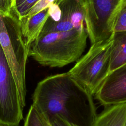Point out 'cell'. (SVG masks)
<instances>
[{"label":"cell","mask_w":126,"mask_h":126,"mask_svg":"<svg viewBox=\"0 0 126 126\" xmlns=\"http://www.w3.org/2000/svg\"><path fill=\"white\" fill-rule=\"evenodd\" d=\"M39 0H16L14 10L19 21L23 18Z\"/></svg>","instance_id":"obj_14"},{"label":"cell","mask_w":126,"mask_h":126,"mask_svg":"<svg viewBox=\"0 0 126 126\" xmlns=\"http://www.w3.org/2000/svg\"><path fill=\"white\" fill-rule=\"evenodd\" d=\"M18 90L0 44V125L18 126L23 118Z\"/></svg>","instance_id":"obj_6"},{"label":"cell","mask_w":126,"mask_h":126,"mask_svg":"<svg viewBox=\"0 0 126 126\" xmlns=\"http://www.w3.org/2000/svg\"><path fill=\"white\" fill-rule=\"evenodd\" d=\"M95 95L104 105L126 103V64L109 73Z\"/></svg>","instance_id":"obj_8"},{"label":"cell","mask_w":126,"mask_h":126,"mask_svg":"<svg viewBox=\"0 0 126 126\" xmlns=\"http://www.w3.org/2000/svg\"><path fill=\"white\" fill-rule=\"evenodd\" d=\"M16 0H0V14L3 16H10L14 10Z\"/></svg>","instance_id":"obj_16"},{"label":"cell","mask_w":126,"mask_h":126,"mask_svg":"<svg viewBox=\"0 0 126 126\" xmlns=\"http://www.w3.org/2000/svg\"><path fill=\"white\" fill-rule=\"evenodd\" d=\"M24 126H51L49 122L32 104L26 116Z\"/></svg>","instance_id":"obj_13"},{"label":"cell","mask_w":126,"mask_h":126,"mask_svg":"<svg viewBox=\"0 0 126 126\" xmlns=\"http://www.w3.org/2000/svg\"><path fill=\"white\" fill-rule=\"evenodd\" d=\"M32 101L48 121L58 115L78 126H92L97 116L93 95L68 72L49 76L40 81Z\"/></svg>","instance_id":"obj_1"},{"label":"cell","mask_w":126,"mask_h":126,"mask_svg":"<svg viewBox=\"0 0 126 126\" xmlns=\"http://www.w3.org/2000/svg\"><path fill=\"white\" fill-rule=\"evenodd\" d=\"M48 122L51 126H78L58 115L53 116Z\"/></svg>","instance_id":"obj_17"},{"label":"cell","mask_w":126,"mask_h":126,"mask_svg":"<svg viewBox=\"0 0 126 126\" xmlns=\"http://www.w3.org/2000/svg\"><path fill=\"white\" fill-rule=\"evenodd\" d=\"M57 0H39L31 8L27 15L23 18H28L32 17L45 8L49 7L52 4L56 2Z\"/></svg>","instance_id":"obj_15"},{"label":"cell","mask_w":126,"mask_h":126,"mask_svg":"<svg viewBox=\"0 0 126 126\" xmlns=\"http://www.w3.org/2000/svg\"><path fill=\"white\" fill-rule=\"evenodd\" d=\"M56 4L58 14L53 18L49 16L40 34L86 29L85 11L81 0H58Z\"/></svg>","instance_id":"obj_7"},{"label":"cell","mask_w":126,"mask_h":126,"mask_svg":"<svg viewBox=\"0 0 126 126\" xmlns=\"http://www.w3.org/2000/svg\"><path fill=\"white\" fill-rule=\"evenodd\" d=\"M126 64V31L114 32L112 33L109 73Z\"/></svg>","instance_id":"obj_11"},{"label":"cell","mask_w":126,"mask_h":126,"mask_svg":"<svg viewBox=\"0 0 126 126\" xmlns=\"http://www.w3.org/2000/svg\"><path fill=\"white\" fill-rule=\"evenodd\" d=\"M86 29L40 34L31 45L28 57L43 66L62 67L79 59L86 47Z\"/></svg>","instance_id":"obj_2"},{"label":"cell","mask_w":126,"mask_h":126,"mask_svg":"<svg viewBox=\"0 0 126 126\" xmlns=\"http://www.w3.org/2000/svg\"><path fill=\"white\" fill-rule=\"evenodd\" d=\"M125 126H126V124H125Z\"/></svg>","instance_id":"obj_19"},{"label":"cell","mask_w":126,"mask_h":126,"mask_svg":"<svg viewBox=\"0 0 126 126\" xmlns=\"http://www.w3.org/2000/svg\"><path fill=\"white\" fill-rule=\"evenodd\" d=\"M85 11V24L91 44L112 35V25L121 0H81Z\"/></svg>","instance_id":"obj_5"},{"label":"cell","mask_w":126,"mask_h":126,"mask_svg":"<svg viewBox=\"0 0 126 126\" xmlns=\"http://www.w3.org/2000/svg\"><path fill=\"white\" fill-rule=\"evenodd\" d=\"M0 44L15 81L22 107L26 105V65L28 57L20 23L15 12L9 16L0 14Z\"/></svg>","instance_id":"obj_3"},{"label":"cell","mask_w":126,"mask_h":126,"mask_svg":"<svg viewBox=\"0 0 126 126\" xmlns=\"http://www.w3.org/2000/svg\"><path fill=\"white\" fill-rule=\"evenodd\" d=\"M0 126H3V125H0Z\"/></svg>","instance_id":"obj_18"},{"label":"cell","mask_w":126,"mask_h":126,"mask_svg":"<svg viewBox=\"0 0 126 126\" xmlns=\"http://www.w3.org/2000/svg\"><path fill=\"white\" fill-rule=\"evenodd\" d=\"M49 7L28 18L20 21L21 32L27 51L31 44L39 36L43 26L50 15Z\"/></svg>","instance_id":"obj_9"},{"label":"cell","mask_w":126,"mask_h":126,"mask_svg":"<svg viewBox=\"0 0 126 126\" xmlns=\"http://www.w3.org/2000/svg\"><path fill=\"white\" fill-rule=\"evenodd\" d=\"M112 34L91 44L87 53L69 71L70 76L92 95L109 73Z\"/></svg>","instance_id":"obj_4"},{"label":"cell","mask_w":126,"mask_h":126,"mask_svg":"<svg viewBox=\"0 0 126 126\" xmlns=\"http://www.w3.org/2000/svg\"><path fill=\"white\" fill-rule=\"evenodd\" d=\"M126 103L110 105L97 116L92 126H125Z\"/></svg>","instance_id":"obj_10"},{"label":"cell","mask_w":126,"mask_h":126,"mask_svg":"<svg viewBox=\"0 0 126 126\" xmlns=\"http://www.w3.org/2000/svg\"><path fill=\"white\" fill-rule=\"evenodd\" d=\"M126 31V0H121L112 25V32Z\"/></svg>","instance_id":"obj_12"}]
</instances>
